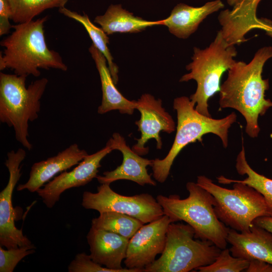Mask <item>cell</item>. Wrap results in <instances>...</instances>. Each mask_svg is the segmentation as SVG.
I'll use <instances>...</instances> for the list:
<instances>
[{"label": "cell", "instance_id": "cell-1", "mask_svg": "<svg viewBox=\"0 0 272 272\" xmlns=\"http://www.w3.org/2000/svg\"><path fill=\"white\" fill-rule=\"evenodd\" d=\"M271 57L272 47L264 46L249 63L236 61L228 70L227 78L220 86V108H231L239 112L246 122L245 131L252 138L260 131L259 116L272 107V102L265 98L268 80L262 77L263 66Z\"/></svg>", "mask_w": 272, "mask_h": 272}, {"label": "cell", "instance_id": "cell-2", "mask_svg": "<svg viewBox=\"0 0 272 272\" xmlns=\"http://www.w3.org/2000/svg\"><path fill=\"white\" fill-rule=\"evenodd\" d=\"M47 16L13 25L14 31L1 42L5 49L0 55V70L10 69L19 76L40 75L39 69L66 71L59 54L48 48L44 33Z\"/></svg>", "mask_w": 272, "mask_h": 272}, {"label": "cell", "instance_id": "cell-3", "mask_svg": "<svg viewBox=\"0 0 272 272\" xmlns=\"http://www.w3.org/2000/svg\"><path fill=\"white\" fill-rule=\"evenodd\" d=\"M186 187L189 195L184 199L177 194L157 195L164 215L174 222L184 221L191 226L195 238L209 240L221 249L226 248L230 228L217 217L214 197L196 182H188Z\"/></svg>", "mask_w": 272, "mask_h": 272}, {"label": "cell", "instance_id": "cell-4", "mask_svg": "<svg viewBox=\"0 0 272 272\" xmlns=\"http://www.w3.org/2000/svg\"><path fill=\"white\" fill-rule=\"evenodd\" d=\"M195 105L186 96L175 98L173 108L176 111L177 124L173 145L168 154L163 159L153 160L151 166L155 179L164 183L167 179L173 162L181 151L190 143L202 142V137L213 133L221 140L225 148L228 145V130L236 121L237 116L232 112L221 119H214L199 113Z\"/></svg>", "mask_w": 272, "mask_h": 272}, {"label": "cell", "instance_id": "cell-5", "mask_svg": "<svg viewBox=\"0 0 272 272\" xmlns=\"http://www.w3.org/2000/svg\"><path fill=\"white\" fill-rule=\"evenodd\" d=\"M27 77L0 73V121L13 128L16 140L29 151L32 145L28 139L29 122L38 117L48 80L43 78L26 87Z\"/></svg>", "mask_w": 272, "mask_h": 272}, {"label": "cell", "instance_id": "cell-6", "mask_svg": "<svg viewBox=\"0 0 272 272\" xmlns=\"http://www.w3.org/2000/svg\"><path fill=\"white\" fill-rule=\"evenodd\" d=\"M236 55L235 47L226 41L221 30L209 47L204 49L194 47L192 61L186 67L190 72L183 75L179 81H196V91L189 99L199 113L211 117L208 101L220 91L222 75L236 62L233 59Z\"/></svg>", "mask_w": 272, "mask_h": 272}, {"label": "cell", "instance_id": "cell-7", "mask_svg": "<svg viewBox=\"0 0 272 272\" xmlns=\"http://www.w3.org/2000/svg\"><path fill=\"white\" fill-rule=\"evenodd\" d=\"M194 238V230L188 224L170 223L161 256L144 272H188L214 262L222 249L209 240Z\"/></svg>", "mask_w": 272, "mask_h": 272}, {"label": "cell", "instance_id": "cell-8", "mask_svg": "<svg viewBox=\"0 0 272 272\" xmlns=\"http://www.w3.org/2000/svg\"><path fill=\"white\" fill-rule=\"evenodd\" d=\"M196 183L214 197L218 219L238 232L249 230L257 218L270 216L263 195L246 184L234 182L232 188L228 189L203 175L197 177Z\"/></svg>", "mask_w": 272, "mask_h": 272}, {"label": "cell", "instance_id": "cell-9", "mask_svg": "<svg viewBox=\"0 0 272 272\" xmlns=\"http://www.w3.org/2000/svg\"><path fill=\"white\" fill-rule=\"evenodd\" d=\"M82 206L99 214L116 212L135 218L144 224L156 220L164 215L156 198L148 193L133 196L122 195L113 191L110 184H101L97 192L86 191L82 195Z\"/></svg>", "mask_w": 272, "mask_h": 272}, {"label": "cell", "instance_id": "cell-10", "mask_svg": "<svg viewBox=\"0 0 272 272\" xmlns=\"http://www.w3.org/2000/svg\"><path fill=\"white\" fill-rule=\"evenodd\" d=\"M26 156L23 149L7 153L5 165L9 172L8 182L0 192V246L7 249L34 245L24 235L22 230L15 224V213L12 204V195L22 173L20 164Z\"/></svg>", "mask_w": 272, "mask_h": 272}, {"label": "cell", "instance_id": "cell-11", "mask_svg": "<svg viewBox=\"0 0 272 272\" xmlns=\"http://www.w3.org/2000/svg\"><path fill=\"white\" fill-rule=\"evenodd\" d=\"M168 216L143 225L129 239L125 267L137 268L144 272L153 263L157 255L162 254L166 244V233L169 224L173 223Z\"/></svg>", "mask_w": 272, "mask_h": 272}, {"label": "cell", "instance_id": "cell-12", "mask_svg": "<svg viewBox=\"0 0 272 272\" xmlns=\"http://www.w3.org/2000/svg\"><path fill=\"white\" fill-rule=\"evenodd\" d=\"M141 113V118L135 122L141 136L136 139L137 143L132 150L140 156L148 153V148L145 147L149 140L154 139L156 147L161 149L162 142L161 131L170 133L175 130V123L168 112L162 106V100L156 99L149 94H144L136 101V108Z\"/></svg>", "mask_w": 272, "mask_h": 272}, {"label": "cell", "instance_id": "cell-13", "mask_svg": "<svg viewBox=\"0 0 272 272\" xmlns=\"http://www.w3.org/2000/svg\"><path fill=\"white\" fill-rule=\"evenodd\" d=\"M113 150L107 145L91 155H88L70 172L63 171L37 191L43 203L52 208L66 190L84 186L96 178L101 161Z\"/></svg>", "mask_w": 272, "mask_h": 272}, {"label": "cell", "instance_id": "cell-14", "mask_svg": "<svg viewBox=\"0 0 272 272\" xmlns=\"http://www.w3.org/2000/svg\"><path fill=\"white\" fill-rule=\"evenodd\" d=\"M112 150L121 152L122 164L114 170L105 171L103 175H97L96 179L100 184H110L118 180H128L141 186L148 184L156 186V182L148 172L147 167L151 166L153 160L142 157L126 145L124 138L119 133L114 132L106 145Z\"/></svg>", "mask_w": 272, "mask_h": 272}, {"label": "cell", "instance_id": "cell-15", "mask_svg": "<svg viewBox=\"0 0 272 272\" xmlns=\"http://www.w3.org/2000/svg\"><path fill=\"white\" fill-rule=\"evenodd\" d=\"M90 255L95 262L117 272H143L137 268H123L129 239L117 234L92 227L87 235Z\"/></svg>", "mask_w": 272, "mask_h": 272}, {"label": "cell", "instance_id": "cell-16", "mask_svg": "<svg viewBox=\"0 0 272 272\" xmlns=\"http://www.w3.org/2000/svg\"><path fill=\"white\" fill-rule=\"evenodd\" d=\"M88 155V153L85 150L81 149L78 144H73L56 155L34 163L31 168L28 181L24 184H19L17 190L37 192L55 175L78 164Z\"/></svg>", "mask_w": 272, "mask_h": 272}, {"label": "cell", "instance_id": "cell-17", "mask_svg": "<svg viewBox=\"0 0 272 272\" xmlns=\"http://www.w3.org/2000/svg\"><path fill=\"white\" fill-rule=\"evenodd\" d=\"M227 241L233 256L272 264V233L267 230L254 224L249 230L240 233L230 228Z\"/></svg>", "mask_w": 272, "mask_h": 272}, {"label": "cell", "instance_id": "cell-18", "mask_svg": "<svg viewBox=\"0 0 272 272\" xmlns=\"http://www.w3.org/2000/svg\"><path fill=\"white\" fill-rule=\"evenodd\" d=\"M224 7L220 0L208 2L199 7L179 4L169 17L162 20V25L167 26L169 32L177 37L186 39L197 30L208 16Z\"/></svg>", "mask_w": 272, "mask_h": 272}, {"label": "cell", "instance_id": "cell-19", "mask_svg": "<svg viewBox=\"0 0 272 272\" xmlns=\"http://www.w3.org/2000/svg\"><path fill=\"white\" fill-rule=\"evenodd\" d=\"M89 51L96 64L101 84L102 98L98 113L103 114L117 110L122 114H132L136 108L137 101L128 100L117 90L105 57L93 44L89 47Z\"/></svg>", "mask_w": 272, "mask_h": 272}, {"label": "cell", "instance_id": "cell-20", "mask_svg": "<svg viewBox=\"0 0 272 272\" xmlns=\"http://www.w3.org/2000/svg\"><path fill=\"white\" fill-rule=\"evenodd\" d=\"M261 0H227L228 3L233 6L232 11L226 10L220 13L219 19L221 24L224 27L235 22H238L230 28L222 30L223 35L226 39L235 29L240 22H241L233 35L229 43L234 45V41L240 27L241 37L244 41H245L244 35L253 28H259L265 32L268 31L272 25L268 23H264L262 20L257 19L256 10L258 3ZM240 32V31H239ZM238 38V44H240Z\"/></svg>", "mask_w": 272, "mask_h": 272}, {"label": "cell", "instance_id": "cell-21", "mask_svg": "<svg viewBox=\"0 0 272 272\" xmlns=\"http://www.w3.org/2000/svg\"><path fill=\"white\" fill-rule=\"evenodd\" d=\"M94 22L107 35L117 32L137 33L148 27L162 25V20L151 21L134 16L123 9L121 5H111L104 14L95 17Z\"/></svg>", "mask_w": 272, "mask_h": 272}, {"label": "cell", "instance_id": "cell-22", "mask_svg": "<svg viewBox=\"0 0 272 272\" xmlns=\"http://www.w3.org/2000/svg\"><path fill=\"white\" fill-rule=\"evenodd\" d=\"M235 167L238 174L247 176L245 179L234 180L221 175L217 177L218 182L223 184H228L238 182L253 187L263 195L269 215L272 216V179L258 173L250 166L246 160L243 145L242 146L241 151L237 155Z\"/></svg>", "mask_w": 272, "mask_h": 272}, {"label": "cell", "instance_id": "cell-23", "mask_svg": "<svg viewBox=\"0 0 272 272\" xmlns=\"http://www.w3.org/2000/svg\"><path fill=\"white\" fill-rule=\"evenodd\" d=\"M58 12L65 16L77 21L84 27L93 42L92 44L105 57L113 82L116 84L118 81V70L117 66L113 61V58L107 46L109 43L108 35L101 28L96 26L91 22L87 14L82 15L64 7L59 8Z\"/></svg>", "mask_w": 272, "mask_h": 272}, {"label": "cell", "instance_id": "cell-24", "mask_svg": "<svg viewBox=\"0 0 272 272\" xmlns=\"http://www.w3.org/2000/svg\"><path fill=\"white\" fill-rule=\"evenodd\" d=\"M145 224L130 216L116 212H105L93 218L91 227L117 234L129 239Z\"/></svg>", "mask_w": 272, "mask_h": 272}, {"label": "cell", "instance_id": "cell-25", "mask_svg": "<svg viewBox=\"0 0 272 272\" xmlns=\"http://www.w3.org/2000/svg\"><path fill=\"white\" fill-rule=\"evenodd\" d=\"M69 0H8L11 20L17 24L28 23L44 11L64 7Z\"/></svg>", "mask_w": 272, "mask_h": 272}, {"label": "cell", "instance_id": "cell-26", "mask_svg": "<svg viewBox=\"0 0 272 272\" xmlns=\"http://www.w3.org/2000/svg\"><path fill=\"white\" fill-rule=\"evenodd\" d=\"M249 263L247 259L233 256L229 249L226 248L221 250L214 262L196 270L200 272H240L246 269Z\"/></svg>", "mask_w": 272, "mask_h": 272}, {"label": "cell", "instance_id": "cell-27", "mask_svg": "<svg viewBox=\"0 0 272 272\" xmlns=\"http://www.w3.org/2000/svg\"><path fill=\"white\" fill-rule=\"evenodd\" d=\"M35 245L4 249L0 246V272H13L25 257L35 252Z\"/></svg>", "mask_w": 272, "mask_h": 272}, {"label": "cell", "instance_id": "cell-28", "mask_svg": "<svg viewBox=\"0 0 272 272\" xmlns=\"http://www.w3.org/2000/svg\"><path fill=\"white\" fill-rule=\"evenodd\" d=\"M69 272H117L93 260L90 254L78 253L68 266Z\"/></svg>", "mask_w": 272, "mask_h": 272}, {"label": "cell", "instance_id": "cell-29", "mask_svg": "<svg viewBox=\"0 0 272 272\" xmlns=\"http://www.w3.org/2000/svg\"><path fill=\"white\" fill-rule=\"evenodd\" d=\"M11 12L8 0H0V35L9 33L12 28L9 19H11Z\"/></svg>", "mask_w": 272, "mask_h": 272}, {"label": "cell", "instance_id": "cell-30", "mask_svg": "<svg viewBox=\"0 0 272 272\" xmlns=\"http://www.w3.org/2000/svg\"><path fill=\"white\" fill-rule=\"evenodd\" d=\"M246 272H272V264L265 261L252 259L249 260Z\"/></svg>", "mask_w": 272, "mask_h": 272}, {"label": "cell", "instance_id": "cell-31", "mask_svg": "<svg viewBox=\"0 0 272 272\" xmlns=\"http://www.w3.org/2000/svg\"><path fill=\"white\" fill-rule=\"evenodd\" d=\"M253 224L272 233V216H264L258 217L254 221Z\"/></svg>", "mask_w": 272, "mask_h": 272}, {"label": "cell", "instance_id": "cell-32", "mask_svg": "<svg viewBox=\"0 0 272 272\" xmlns=\"http://www.w3.org/2000/svg\"><path fill=\"white\" fill-rule=\"evenodd\" d=\"M268 35L272 36V30H271V31H270V32H269Z\"/></svg>", "mask_w": 272, "mask_h": 272}]
</instances>
